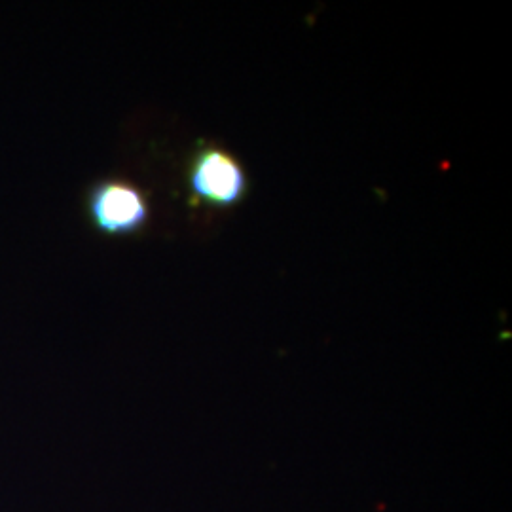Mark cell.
Masks as SVG:
<instances>
[{"label": "cell", "mask_w": 512, "mask_h": 512, "mask_svg": "<svg viewBox=\"0 0 512 512\" xmlns=\"http://www.w3.org/2000/svg\"><path fill=\"white\" fill-rule=\"evenodd\" d=\"M247 173L238 160L219 147H202L188 169V188L194 202L232 207L247 194Z\"/></svg>", "instance_id": "1"}, {"label": "cell", "mask_w": 512, "mask_h": 512, "mask_svg": "<svg viewBox=\"0 0 512 512\" xmlns=\"http://www.w3.org/2000/svg\"><path fill=\"white\" fill-rule=\"evenodd\" d=\"M88 213L97 232L129 236L147 224L150 209L137 186L126 181H101L88 194Z\"/></svg>", "instance_id": "2"}]
</instances>
